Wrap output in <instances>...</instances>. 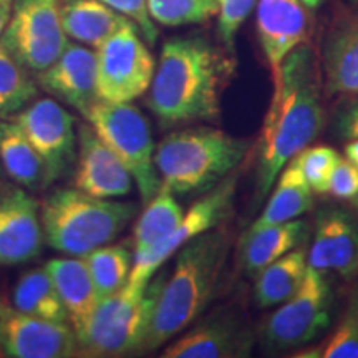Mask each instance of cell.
Masks as SVG:
<instances>
[{
    "label": "cell",
    "instance_id": "obj_1",
    "mask_svg": "<svg viewBox=\"0 0 358 358\" xmlns=\"http://www.w3.org/2000/svg\"><path fill=\"white\" fill-rule=\"evenodd\" d=\"M319 60L299 45L274 70V95L259 141L257 186L264 198L290 159L319 136L325 113L320 101Z\"/></svg>",
    "mask_w": 358,
    "mask_h": 358
},
{
    "label": "cell",
    "instance_id": "obj_2",
    "mask_svg": "<svg viewBox=\"0 0 358 358\" xmlns=\"http://www.w3.org/2000/svg\"><path fill=\"white\" fill-rule=\"evenodd\" d=\"M236 71V60L201 37L164 42L148 108L163 123L211 122L221 113L224 90Z\"/></svg>",
    "mask_w": 358,
    "mask_h": 358
},
{
    "label": "cell",
    "instance_id": "obj_3",
    "mask_svg": "<svg viewBox=\"0 0 358 358\" xmlns=\"http://www.w3.org/2000/svg\"><path fill=\"white\" fill-rule=\"evenodd\" d=\"M227 250V234L214 229L178 250L171 275L161 285L143 352L171 342L204 312L217 289Z\"/></svg>",
    "mask_w": 358,
    "mask_h": 358
},
{
    "label": "cell",
    "instance_id": "obj_4",
    "mask_svg": "<svg viewBox=\"0 0 358 358\" xmlns=\"http://www.w3.org/2000/svg\"><path fill=\"white\" fill-rule=\"evenodd\" d=\"M134 216V204L95 198L77 187L55 189L40 206L45 243L71 257L111 244Z\"/></svg>",
    "mask_w": 358,
    "mask_h": 358
},
{
    "label": "cell",
    "instance_id": "obj_5",
    "mask_svg": "<svg viewBox=\"0 0 358 358\" xmlns=\"http://www.w3.org/2000/svg\"><path fill=\"white\" fill-rule=\"evenodd\" d=\"M249 143L214 128L179 129L156 146L161 185L174 194L206 192L243 163Z\"/></svg>",
    "mask_w": 358,
    "mask_h": 358
},
{
    "label": "cell",
    "instance_id": "obj_6",
    "mask_svg": "<svg viewBox=\"0 0 358 358\" xmlns=\"http://www.w3.org/2000/svg\"><path fill=\"white\" fill-rule=\"evenodd\" d=\"M166 275L153 277L145 289L128 285L98 302L78 348L88 357H123L143 352L158 295Z\"/></svg>",
    "mask_w": 358,
    "mask_h": 358
},
{
    "label": "cell",
    "instance_id": "obj_7",
    "mask_svg": "<svg viewBox=\"0 0 358 358\" xmlns=\"http://www.w3.org/2000/svg\"><path fill=\"white\" fill-rule=\"evenodd\" d=\"M87 123L110 148L133 176L143 203H148L161 187L155 164V140L146 116L133 103L98 100L85 111Z\"/></svg>",
    "mask_w": 358,
    "mask_h": 358
},
{
    "label": "cell",
    "instance_id": "obj_8",
    "mask_svg": "<svg viewBox=\"0 0 358 358\" xmlns=\"http://www.w3.org/2000/svg\"><path fill=\"white\" fill-rule=\"evenodd\" d=\"M136 25H128L96 48L98 100L133 103L153 82L156 62Z\"/></svg>",
    "mask_w": 358,
    "mask_h": 358
},
{
    "label": "cell",
    "instance_id": "obj_9",
    "mask_svg": "<svg viewBox=\"0 0 358 358\" xmlns=\"http://www.w3.org/2000/svg\"><path fill=\"white\" fill-rule=\"evenodd\" d=\"M62 0H15L6 32L0 37L29 71L38 73L65 50L70 38L62 24Z\"/></svg>",
    "mask_w": 358,
    "mask_h": 358
},
{
    "label": "cell",
    "instance_id": "obj_10",
    "mask_svg": "<svg viewBox=\"0 0 358 358\" xmlns=\"http://www.w3.org/2000/svg\"><path fill=\"white\" fill-rule=\"evenodd\" d=\"M330 324V289L325 275L307 268L301 289L280 303L264 325V338L275 350L310 343Z\"/></svg>",
    "mask_w": 358,
    "mask_h": 358
},
{
    "label": "cell",
    "instance_id": "obj_11",
    "mask_svg": "<svg viewBox=\"0 0 358 358\" xmlns=\"http://www.w3.org/2000/svg\"><path fill=\"white\" fill-rule=\"evenodd\" d=\"M236 192V178L222 179L216 187H213L208 194L187 209L182 216V221L168 237L151 248L143 256L134 257L131 274L128 279V287L145 289L153 279L161 266L174 256L179 249L185 248L192 239L199 237L204 232L216 229L227 213H229L232 199Z\"/></svg>",
    "mask_w": 358,
    "mask_h": 358
},
{
    "label": "cell",
    "instance_id": "obj_12",
    "mask_svg": "<svg viewBox=\"0 0 358 358\" xmlns=\"http://www.w3.org/2000/svg\"><path fill=\"white\" fill-rule=\"evenodd\" d=\"M35 151L43 159L50 185L69 171L77 159V127L75 116L53 98L30 101L12 116Z\"/></svg>",
    "mask_w": 358,
    "mask_h": 358
},
{
    "label": "cell",
    "instance_id": "obj_13",
    "mask_svg": "<svg viewBox=\"0 0 358 358\" xmlns=\"http://www.w3.org/2000/svg\"><path fill=\"white\" fill-rule=\"evenodd\" d=\"M0 348L12 358H70L80 353L73 329L43 320L0 297Z\"/></svg>",
    "mask_w": 358,
    "mask_h": 358
},
{
    "label": "cell",
    "instance_id": "obj_14",
    "mask_svg": "<svg viewBox=\"0 0 358 358\" xmlns=\"http://www.w3.org/2000/svg\"><path fill=\"white\" fill-rule=\"evenodd\" d=\"M40 206L24 187L0 192V266H20L42 254Z\"/></svg>",
    "mask_w": 358,
    "mask_h": 358
},
{
    "label": "cell",
    "instance_id": "obj_15",
    "mask_svg": "<svg viewBox=\"0 0 358 358\" xmlns=\"http://www.w3.org/2000/svg\"><path fill=\"white\" fill-rule=\"evenodd\" d=\"M77 169L73 186L90 196L118 199L133 189V176L124 164L111 153L88 123L78 124Z\"/></svg>",
    "mask_w": 358,
    "mask_h": 358
},
{
    "label": "cell",
    "instance_id": "obj_16",
    "mask_svg": "<svg viewBox=\"0 0 358 358\" xmlns=\"http://www.w3.org/2000/svg\"><path fill=\"white\" fill-rule=\"evenodd\" d=\"M37 83L53 98L85 115L98 101L95 48L69 42L50 66L38 71Z\"/></svg>",
    "mask_w": 358,
    "mask_h": 358
},
{
    "label": "cell",
    "instance_id": "obj_17",
    "mask_svg": "<svg viewBox=\"0 0 358 358\" xmlns=\"http://www.w3.org/2000/svg\"><path fill=\"white\" fill-rule=\"evenodd\" d=\"M256 27L264 55L274 71L289 53L306 42L307 7L302 0H259Z\"/></svg>",
    "mask_w": 358,
    "mask_h": 358
},
{
    "label": "cell",
    "instance_id": "obj_18",
    "mask_svg": "<svg viewBox=\"0 0 358 358\" xmlns=\"http://www.w3.org/2000/svg\"><path fill=\"white\" fill-rule=\"evenodd\" d=\"M250 352V337L231 317H216L174 340L161 353L163 358H231Z\"/></svg>",
    "mask_w": 358,
    "mask_h": 358
},
{
    "label": "cell",
    "instance_id": "obj_19",
    "mask_svg": "<svg viewBox=\"0 0 358 358\" xmlns=\"http://www.w3.org/2000/svg\"><path fill=\"white\" fill-rule=\"evenodd\" d=\"M45 268L55 284L57 292L69 315V324L78 340L100 302L87 262L83 257L69 256L52 259L45 264Z\"/></svg>",
    "mask_w": 358,
    "mask_h": 358
},
{
    "label": "cell",
    "instance_id": "obj_20",
    "mask_svg": "<svg viewBox=\"0 0 358 358\" xmlns=\"http://www.w3.org/2000/svg\"><path fill=\"white\" fill-rule=\"evenodd\" d=\"M60 8L66 37L95 50L116 32L133 25L128 17L101 0H62Z\"/></svg>",
    "mask_w": 358,
    "mask_h": 358
},
{
    "label": "cell",
    "instance_id": "obj_21",
    "mask_svg": "<svg viewBox=\"0 0 358 358\" xmlns=\"http://www.w3.org/2000/svg\"><path fill=\"white\" fill-rule=\"evenodd\" d=\"M0 166L24 189L42 191L50 186L43 159L10 118H0Z\"/></svg>",
    "mask_w": 358,
    "mask_h": 358
},
{
    "label": "cell",
    "instance_id": "obj_22",
    "mask_svg": "<svg viewBox=\"0 0 358 358\" xmlns=\"http://www.w3.org/2000/svg\"><path fill=\"white\" fill-rule=\"evenodd\" d=\"M307 236V224L299 219L252 227L241 243V259L248 274L257 275L264 267L294 250Z\"/></svg>",
    "mask_w": 358,
    "mask_h": 358
},
{
    "label": "cell",
    "instance_id": "obj_23",
    "mask_svg": "<svg viewBox=\"0 0 358 358\" xmlns=\"http://www.w3.org/2000/svg\"><path fill=\"white\" fill-rule=\"evenodd\" d=\"M312 192L302 169L295 159H290L280 171L275 189L252 227L272 226L301 217L312 208Z\"/></svg>",
    "mask_w": 358,
    "mask_h": 358
},
{
    "label": "cell",
    "instance_id": "obj_24",
    "mask_svg": "<svg viewBox=\"0 0 358 358\" xmlns=\"http://www.w3.org/2000/svg\"><path fill=\"white\" fill-rule=\"evenodd\" d=\"M324 73L330 93L358 95V27L337 29L325 42Z\"/></svg>",
    "mask_w": 358,
    "mask_h": 358
},
{
    "label": "cell",
    "instance_id": "obj_25",
    "mask_svg": "<svg viewBox=\"0 0 358 358\" xmlns=\"http://www.w3.org/2000/svg\"><path fill=\"white\" fill-rule=\"evenodd\" d=\"M307 256L302 249L290 250L257 274L254 295L259 307H275L289 301L301 289L307 275Z\"/></svg>",
    "mask_w": 358,
    "mask_h": 358
},
{
    "label": "cell",
    "instance_id": "obj_26",
    "mask_svg": "<svg viewBox=\"0 0 358 358\" xmlns=\"http://www.w3.org/2000/svg\"><path fill=\"white\" fill-rule=\"evenodd\" d=\"M174 192L161 185L158 192L146 203L133 231L134 257L143 256L151 248L168 237L182 221L185 211L174 198Z\"/></svg>",
    "mask_w": 358,
    "mask_h": 358
},
{
    "label": "cell",
    "instance_id": "obj_27",
    "mask_svg": "<svg viewBox=\"0 0 358 358\" xmlns=\"http://www.w3.org/2000/svg\"><path fill=\"white\" fill-rule=\"evenodd\" d=\"M12 306L38 319L69 324L60 295L45 267L32 268L17 280L12 292Z\"/></svg>",
    "mask_w": 358,
    "mask_h": 358
},
{
    "label": "cell",
    "instance_id": "obj_28",
    "mask_svg": "<svg viewBox=\"0 0 358 358\" xmlns=\"http://www.w3.org/2000/svg\"><path fill=\"white\" fill-rule=\"evenodd\" d=\"M92 275L98 299H106L120 292L128 284L134 252L124 244L101 245L83 257Z\"/></svg>",
    "mask_w": 358,
    "mask_h": 358
},
{
    "label": "cell",
    "instance_id": "obj_29",
    "mask_svg": "<svg viewBox=\"0 0 358 358\" xmlns=\"http://www.w3.org/2000/svg\"><path fill=\"white\" fill-rule=\"evenodd\" d=\"M319 226L325 231L332 254V268L342 279L350 280L358 274V226L347 213L325 211Z\"/></svg>",
    "mask_w": 358,
    "mask_h": 358
},
{
    "label": "cell",
    "instance_id": "obj_30",
    "mask_svg": "<svg viewBox=\"0 0 358 358\" xmlns=\"http://www.w3.org/2000/svg\"><path fill=\"white\" fill-rule=\"evenodd\" d=\"M37 98V82L0 42V118H12Z\"/></svg>",
    "mask_w": 358,
    "mask_h": 358
},
{
    "label": "cell",
    "instance_id": "obj_31",
    "mask_svg": "<svg viewBox=\"0 0 358 358\" xmlns=\"http://www.w3.org/2000/svg\"><path fill=\"white\" fill-rule=\"evenodd\" d=\"M151 19L164 27L204 24L217 15L216 0H148Z\"/></svg>",
    "mask_w": 358,
    "mask_h": 358
},
{
    "label": "cell",
    "instance_id": "obj_32",
    "mask_svg": "<svg viewBox=\"0 0 358 358\" xmlns=\"http://www.w3.org/2000/svg\"><path fill=\"white\" fill-rule=\"evenodd\" d=\"M308 357L320 358H358V297H355L332 337L325 340Z\"/></svg>",
    "mask_w": 358,
    "mask_h": 358
},
{
    "label": "cell",
    "instance_id": "obj_33",
    "mask_svg": "<svg viewBox=\"0 0 358 358\" xmlns=\"http://www.w3.org/2000/svg\"><path fill=\"white\" fill-rule=\"evenodd\" d=\"M292 159H295V163L302 169L303 176H306L308 186L312 187L313 192H319V194L329 192L330 176H332L335 164L340 159L338 153L334 148L307 146Z\"/></svg>",
    "mask_w": 358,
    "mask_h": 358
},
{
    "label": "cell",
    "instance_id": "obj_34",
    "mask_svg": "<svg viewBox=\"0 0 358 358\" xmlns=\"http://www.w3.org/2000/svg\"><path fill=\"white\" fill-rule=\"evenodd\" d=\"M216 3L219 37L227 48H232L237 32L257 6V0H216Z\"/></svg>",
    "mask_w": 358,
    "mask_h": 358
},
{
    "label": "cell",
    "instance_id": "obj_35",
    "mask_svg": "<svg viewBox=\"0 0 358 358\" xmlns=\"http://www.w3.org/2000/svg\"><path fill=\"white\" fill-rule=\"evenodd\" d=\"M106 6L115 8L122 15L128 17L134 25L140 29L143 38L148 45H153L158 38V27L151 19L150 10H148V0H101Z\"/></svg>",
    "mask_w": 358,
    "mask_h": 358
},
{
    "label": "cell",
    "instance_id": "obj_36",
    "mask_svg": "<svg viewBox=\"0 0 358 358\" xmlns=\"http://www.w3.org/2000/svg\"><path fill=\"white\" fill-rule=\"evenodd\" d=\"M329 192L338 199H353L358 196V168L352 161L338 159L329 182Z\"/></svg>",
    "mask_w": 358,
    "mask_h": 358
},
{
    "label": "cell",
    "instance_id": "obj_37",
    "mask_svg": "<svg viewBox=\"0 0 358 358\" xmlns=\"http://www.w3.org/2000/svg\"><path fill=\"white\" fill-rule=\"evenodd\" d=\"M340 131L348 140H357L358 138V103L348 108L345 113L342 115L340 120Z\"/></svg>",
    "mask_w": 358,
    "mask_h": 358
},
{
    "label": "cell",
    "instance_id": "obj_38",
    "mask_svg": "<svg viewBox=\"0 0 358 358\" xmlns=\"http://www.w3.org/2000/svg\"><path fill=\"white\" fill-rule=\"evenodd\" d=\"M13 2H15V0H0V37L6 32L8 20H10Z\"/></svg>",
    "mask_w": 358,
    "mask_h": 358
},
{
    "label": "cell",
    "instance_id": "obj_39",
    "mask_svg": "<svg viewBox=\"0 0 358 358\" xmlns=\"http://www.w3.org/2000/svg\"><path fill=\"white\" fill-rule=\"evenodd\" d=\"M345 155H347V159L352 161V163L358 168V138L357 140H353L352 143H348L345 146Z\"/></svg>",
    "mask_w": 358,
    "mask_h": 358
},
{
    "label": "cell",
    "instance_id": "obj_40",
    "mask_svg": "<svg viewBox=\"0 0 358 358\" xmlns=\"http://www.w3.org/2000/svg\"><path fill=\"white\" fill-rule=\"evenodd\" d=\"M322 2H324V0H302L303 6H306L307 8H310V10H315V8H319L322 6Z\"/></svg>",
    "mask_w": 358,
    "mask_h": 358
},
{
    "label": "cell",
    "instance_id": "obj_41",
    "mask_svg": "<svg viewBox=\"0 0 358 358\" xmlns=\"http://www.w3.org/2000/svg\"><path fill=\"white\" fill-rule=\"evenodd\" d=\"M0 192H2V166H0Z\"/></svg>",
    "mask_w": 358,
    "mask_h": 358
},
{
    "label": "cell",
    "instance_id": "obj_42",
    "mask_svg": "<svg viewBox=\"0 0 358 358\" xmlns=\"http://www.w3.org/2000/svg\"><path fill=\"white\" fill-rule=\"evenodd\" d=\"M3 355V352H2V348H0V357H2Z\"/></svg>",
    "mask_w": 358,
    "mask_h": 358
}]
</instances>
